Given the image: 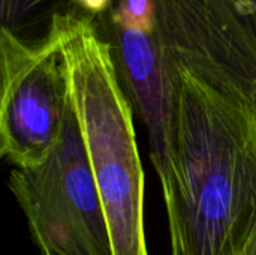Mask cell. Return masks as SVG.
Here are the masks:
<instances>
[{
  "label": "cell",
  "mask_w": 256,
  "mask_h": 255,
  "mask_svg": "<svg viewBox=\"0 0 256 255\" xmlns=\"http://www.w3.org/2000/svg\"><path fill=\"white\" fill-rule=\"evenodd\" d=\"M70 93L56 36L34 42L2 29L0 155L15 168L42 164L57 146Z\"/></svg>",
  "instance_id": "cell-5"
},
{
  "label": "cell",
  "mask_w": 256,
  "mask_h": 255,
  "mask_svg": "<svg viewBox=\"0 0 256 255\" xmlns=\"http://www.w3.org/2000/svg\"><path fill=\"white\" fill-rule=\"evenodd\" d=\"M8 185L42 254L112 255L72 101L54 150L39 165L14 168Z\"/></svg>",
  "instance_id": "cell-3"
},
{
  "label": "cell",
  "mask_w": 256,
  "mask_h": 255,
  "mask_svg": "<svg viewBox=\"0 0 256 255\" xmlns=\"http://www.w3.org/2000/svg\"><path fill=\"white\" fill-rule=\"evenodd\" d=\"M116 66L132 108L146 125L150 159L159 176L162 194L172 180V153L178 75L165 57L154 33L117 27Z\"/></svg>",
  "instance_id": "cell-6"
},
{
  "label": "cell",
  "mask_w": 256,
  "mask_h": 255,
  "mask_svg": "<svg viewBox=\"0 0 256 255\" xmlns=\"http://www.w3.org/2000/svg\"><path fill=\"white\" fill-rule=\"evenodd\" d=\"M52 0H3V21L12 17L16 24L27 20L30 15H40L50 9Z\"/></svg>",
  "instance_id": "cell-8"
},
{
  "label": "cell",
  "mask_w": 256,
  "mask_h": 255,
  "mask_svg": "<svg viewBox=\"0 0 256 255\" xmlns=\"http://www.w3.org/2000/svg\"><path fill=\"white\" fill-rule=\"evenodd\" d=\"M76 2L82 8H86L88 12H93V14L102 12L108 6V3H110V0H76Z\"/></svg>",
  "instance_id": "cell-9"
},
{
  "label": "cell",
  "mask_w": 256,
  "mask_h": 255,
  "mask_svg": "<svg viewBox=\"0 0 256 255\" xmlns=\"http://www.w3.org/2000/svg\"><path fill=\"white\" fill-rule=\"evenodd\" d=\"M62 53L69 93L99 192L112 255H150L144 225V170L132 104L111 45L90 20L56 15L50 30Z\"/></svg>",
  "instance_id": "cell-2"
},
{
  "label": "cell",
  "mask_w": 256,
  "mask_h": 255,
  "mask_svg": "<svg viewBox=\"0 0 256 255\" xmlns=\"http://www.w3.org/2000/svg\"><path fill=\"white\" fill-rule=\"evenodd\" d=\"M249 2V5H250V8H252V14H254V23H255L256 26V0H248Z\"/></svg>",
  "instance_id": "cell-11"
},
{
  "label": "cell",
  "mask_w": 256,
  "mask_h": 255,
  "mask_svg": "<svg viewBox=\"0 0 256 255\" xmlns=\"http://www.w3.org/2000/svg\"><path fill=\"white\" fill-rule=\"evenodd\" d=\"M116 27L140 30L152 35L156 29V9L153 0H120L114 12Z\"/></svg>",
  "instance_id": "cell-7"
},
{
  "label": "cell",
  "mask_w": 256,
  "mask_h": 255,
  "mask_svg": "<svg viewBox=\"0 0 256 255\" xmlns=\"http://www.w3.org/2000/svg\"><path fill=\"white\" fill-rule=\"evenodd\" d=\"M153 3V33L178 78L256 104V26L248 0Z\"/></svg>",
  "instance_id": "cell-4"
},
{
  "label": "cell",
  "mask_w": 256,
  "mask_h": 255,
  "mask_svg": "<svg viewBox=\"0 0 256 255\" xmlns=\"http://www.w3.org/2000/svg\"><path fill=\"white\" fill-rule=\"evenodd\" d=\"M237 255H256V227L252 231L250 237L248 239V242L244 243V246L240 249V252Z\"/></svg>",
  "instance_id": "cell-10"
},
{
  "label": "cell",
  "mask_w": 256,
  "mask_h": 255,
  "mask_svg": "<svg viewBox=\"0 0 256 255\" xmlns=\"http://www.w3.org/2000/svg\"><path fill=\"white\" fill-rule=\"evenodd\" d=\"M171 255H237L256 227V104L178 78Z\"/></svg>",
  "instance_id": "cell-1"
}]
</instances>
